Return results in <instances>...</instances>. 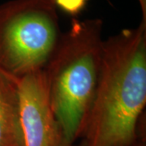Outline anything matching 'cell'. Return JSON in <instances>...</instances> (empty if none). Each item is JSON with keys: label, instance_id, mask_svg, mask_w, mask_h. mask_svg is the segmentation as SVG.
I'll use <instances>...</instances> for the list:
<instances>
[{"label": "cell", "instance_id": "6da1fadb", "mask_svg": "<svg viewBox=\"0 0 146 146\" xmlns=\"http://www.w3.org/2000/svg\"><path fill=\"white\" fill-rule=\"evenodd\" d=\"M146 25L103 42L99 83L80 140L86 146L145 143Z\"/></svg>", "mask_w": 146, "mask_h": 146}, {"label": "cell", "instance_id": "7a4b0ae2", "mask_svg": "<svg viewBox=\"0 0 146 146\" xmlns=\"http://www.w3.org/2000/svg\"><path fill=\"white\" fill-rule=\"evenodd\" d=\"M101 19L73 18L44 74L63 146L80 139L99 83L103 42Z\"/></svg>", "mask_w": 146, "mask_h": 146}, {"label": "cell", "instance_id": "3957f363", "mask_svg": "<svg viewBox=\"0 0 146 146\" xmlns=\"http://www.w3.org/2000/svg\"><path fill=\"white\" fill-rule=\"evenodd\" d=\"M62 33L54 0L0 4V73L18 83L44 70Z\"/></svg>", "mask_w": 146, "mask_h": 146}, {"label": "cell", "instance_id": "277c9868", "mask_svg": "<svg viewBox=\"0 0 146 146\" xmlns=\"http://www.w3.org/2000/svg\"><path fill=\"white\" fill-rule=\"evenodd\" d=\"M25 146H63L54 115L44 70L28 75L17 83Z\"/></svg>", "mask_w": 146, "mask_h": 146}, {"label": "cell", "instance_id": "5b68a950", "mask_svg": "<svg viewBox=\"0 0 146 146\" xmlns=\"http://www.w3.org/2000/svg\"><path fill=\"white\" fill-rule=\"evenodd\" d=\"M0 146H25L17 83L1 73Z\"/></svg>", "mask_w": 146, "mask_h": 146}, {"label": "cell", "instance_id": "8992f818", "mask_svg": "<svg viewBox=\"0 0 146 146\" xmlns=\"http://www.w3.org/2000/svg\"><path fill=\"white\" fill-rule=\"evenodd\" d=\"M88 0H54L56 7L71 16L78 15L85 7Z\"/></svg>", "mask_w": 146, "mask_h": 146}, {"label": "cell", "instance_id": "52a82bcc", "mask_svg": "<svg viewBox=\"0 0 146 146\" xmlns=\"http://www.w3.org/2000/svg\"><path fill=\"white\" fill-rule=\"evenodd\" d=\"M142 12V21L141 23L146 25V0H138Z\"/></svg>", "mask_w": 146, "mask_h": 146}, {"label": "cell", "instance_id": "ba28073f", "mask_svg": "<svg viewBox=\"0 0 146 146\" xmlns=\"http://www.w3.org/2000/svg\"><path fill=\"white\" fill-rule=\"evenodd\" d=\"M74 146H86V145H85V142H84L83 140H80V142L79 143V145H74Z\"/></svg>", "mask_w": 146, "mask_h": 146}, {"label": "cell", "instance_id": "9c48e42d", "mask_svg": "<svg viewBox=\"0 0 146 146\" xmlns=\"http://www.w3.org/2000/svg\"><path fill=\"white\" fill-rule=\"evenodd\" d=\"M137 146H145V143H141V144L138 145Z\"/></svg>", "mask_w": 146, "mask_h": 146}]
</instances>
